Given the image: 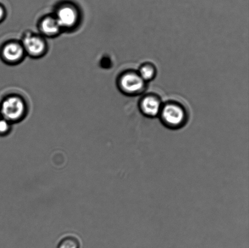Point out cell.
I'll return each instance as SVG.
<instances>
[{"label":"cell","mask_w":249,"mask_h":248,"mask_svg":"<svg viewBox=\"0 0 249 248\" xmlns=\"http://www.w3.org/2000/svg\"><path fill=\"white\" fill-rule=\"evenodd\" d=\"M160 117L163 125L170 130H179L187 122V114L180 104L170 102L162 106Z\"/></svg>","instance_id":"6da1fadb"},{"label":"cell","mask_w":249,"mask_h":248,"mask_svg":"<svg viewBox=\"0 0 249 248\" xmlns=\"http://www.w3.org/2000/svg\"><path fill=\"white\" fill-rule=\"evenodd\" d=\"M119 86L124 93L136 96L145 88V82L135 72L124 73L119 80Z\"/></svg>","instance_id":"7a4b0ae2"},{"label":"cell","mask_w":249,"mask_h":248,"mask_svg":"<svg viewBox=\"0 0 249 248\" xmlns=\"http://www.w3.org/2000/svg\"><path fill=\"white\" fill-rule=\"evenodd\" d=\"M1 111L2 115L6 120L9 122L16 121L23 116L24 104L18 97H10L2 103Z\"/></svg>","instance_id":"3957f363"},{"label":"cell","mask_w":249,"mask_h":248,"mask_svg":"<svg viewBox=\"0 0 249 248\" xmlns=\"http://www.w3.org/2000/svg\"><path fill=\"white\" fill-rule=\"evenodd\" d=\"M162 106L160 99L152 95L144 97L140 103L142 113L148 117H155L160 115Z\"/></svg>","instance_id":"277c9868"},{"label":"cell","mask_w":249,"mask_h":248,"mask_svg":"<svg viewBox=\"0 0 249 248\" xmlns=\"http://www.w3.org/2000/svg\"><path fill=\"white\" fill-rule=\"evenodd\" d=\"M77 11L71 5H65L57 12V21L60 27L69 28L74 25L77 20Z\"/></svg>","instance_id":"5b68a950"},{"label":"cell","mask_w":249,"mask_h":248,"mask_svg":"<svg viewBox=\"0 0 249 248\" xmlns=\"http://www.w3.org/2000/svg\"><path fill=\"white\" fill-rule=\"evenodd\" d=\"M24 48L30 54L39 55L45 50V43L38 36L29 34L24 37L23 40Z\"/></svg>","instance_id":"8992f818"},{"label":"cell","mask_w":249,"mask_h":248,"mask_svg":"<svg viewBox=\"0 0 249 248\" xmlns=\"http://www.w3.org/2000/svg\"><path fill=\"white\" fill-rule=\"evenodd\" d=\"M23 55V50L16 43H11L5 46L3 55L9 62H14L19 60Z\"/></svg>","instance_id":"52a82bcc"},{"label":"cell","mask_w":249,"mask_h":248,"mask_svg":"<svg viewBox=\"0 0 249 248\" xmlns=\"http://www.w3.org/2000/svg\"><path fill=\"white\" fill-rule=\"evenodd\" d=\"M41 30L48 35H53L59 32L60 26L57 19L53 17H48L41 23Z\"/></svg>","instance_id":"ba28073f"},{"label":"cell","mask_w":249,"mask_h":248,"mask_svg":"<svg viewBox=\"0 0 249 248\" xmlns=\"http://www.w3.org/2000/svg\"><path fill=\"white\" fill-rule=\"evenodd\" d=\"M57 248H80V242L74 235H67L58 242Z\"/></svg>","instance_id":"9c48e42d"},{"label":"cell","mask_w":249,"mask_h":248,"mask_svg":"<svg viewBox=\"0 0 249 248\" xmlns=\"http://www.w3.org/2000/svg\"><path fill=\"white\" fill-rule=\"evenodd\" d=\"M139 75L143 80V81L145 82L150 81L155 77V68L150 64L144 65L139 70Z\"/></svg>","instance_id":"30bf717a"},{"label":"cell","mask_w":249,"mask_h":248,"mask_svg":"<svg viewBox=\"0 0 249 248\" xmlns=\"http://www.w3.org/2000/svg\"><path fill=\"white\" fill-rule=\"evenodd\" d=\"M11 130V126L9 121L6 119L0 120V137L8 135Z\"/></svg>","instance_id":"8fae6325"},{"label":"cell","mask_w":249,"mask_h":248,"mask_svg":"<svg viewBox=\"0 0 249 248\" xmlns=\"http://www.w3.org/2000/svg\"><path fill=\"white\" fill-rule=\"evenodd\" d=\"M4 16V9L3 7H2L1 5H0V21L1 20V19L3 18Z\"/></svg>","instance_id":"7c38bea8"}]
</instances>
